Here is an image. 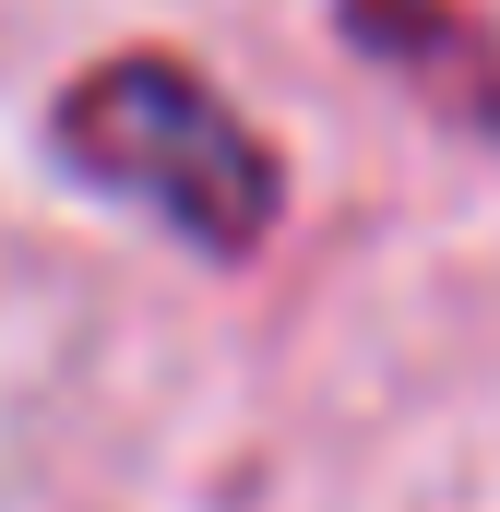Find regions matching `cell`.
Segmentation results:
<instances>
[{
    "label": "cell",
    "instance_id": "1",
    "mask_svg": "<svg viewBox=\"0 0 500 512\" xmlns=\"http://www.w3.org/2000/svg\"><path fill=\"white\" fill-rule=\"evenodd\" d=\"M48 143L96 191H120L155 227H179L203 262H262L274 227H286V155L179 48H108V60H84L60 84V108H48Z\"/></svg>",
    "mask_w": 500,
    "mask_h": 512
},
{
    "label": "cell",
    "instance_id": "2",
    "mask_svg": "<svg viewBox=\"0 0 500 512\" xmlns=\"http://www.w3.org/2000/svg\"><path fill=\"white\" fill-rule=\"evenodd\" d=\"M334 24H346V48H370L417 108H441V120H465V131L500 143V24L477 0H334Z\"/></svg>",
    "mask_w": 500,
    "mask_h": 512
}]
</instances>
